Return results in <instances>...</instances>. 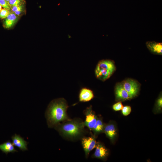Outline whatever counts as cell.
<instances>
[{
  "label": "cell",
  "instance_id": "6da1fadb",
  "mask_svg": "<svg viewBox=\"0 0 162 162\" xmlns=\"http://www.w3.org/2000/svg\"><path fill=\"white\" fill-rule=\"evenodd\" d=\"M68 107L67 102L63 98L56 99L51 101L45 114L49 128H54L61 122L70 119L67 113Z\"/></svg>",
  "mask_w": 162,
  "mask_h": 162
},
{
  "label": "cell",
  "instance_id": "7a4b0ae2",
  "mask_svg": "<svg viewBox=\"0 0 162 162\" xmlns=\"http://www.w3.org/2000/svg\"><path fill=\"white\" fill-rule=\"evenodd\" d=\"M83 122L79 119H69L59 123L55 128L62 136L74 139L83 135L85 133Z\"/></svg>",
  "mask_w": 162,
  "mask_h": 162
},
{
  "label": "cell",
  "instance_id": "3957f363",
  "mask_svg": "<svg viewBox=\"0 0 162 162\" xmlns=\"http://www.w3.org/2000/svg\"><path fill=\"white\" fill-rule=\"evenodd\" d=\"M116 70V67L113 61L102 60L97 64L95 71L97 78L105 81L111 76Z\"/></svg>",
  "mask_w": 162,
  "mask_h": 162
},
{
  "label": "cell",
  "instance_id": "277c9868",
  "mask_svg": "<svg viewBox=\"0 0 162 162\" xmlns=\"http://www.w3.org/2000/svg\"><path fill=\"white\" fill-rule=\"evenodd\" d=\"M121 83L131 99L137 95L140 87L139 84L137 81L130 79H127Z\"/></svg>",
  "mask_w": 162,
  "mask_h": 162
},
{
  "label": "cell",
  "instance_id": "5b68a950",
  "mask_svg": "<svg viewBox=\"0 0 162 162\" xmlns=\"http://www.w3.org/2000/svg\"><path fill=\"white\" fill-rule=\"evenodd\" d=\"M84 113L86 116V119L84 122H83V124L85 126L88 127L90 131H92L97 122L98 118L92 110L91 106L87 107L84 111Z\"/></svg>",
  "mask_w": 162,
  "mask_h": 162
},
{
  "label": "cell",
  "instance_id": "8992f818",
  "mask_svg": "<svg viewBox=\"0 0 162 162\" xmlns=\"http://www.w3.org/2000/svg\"><path fill=\"white\" fill-rule=\"evenodd\" d=\"M97 142L94 136L84 137L82 138V145L86 158L88 157L90 152L95 148Z\"/></svg>",
  "mask_w": 162,
  "mask_h": 162
},
{
  "label": "cell",
  "instance_id": "52a82bcc",
  "mask_svg": "<svg viewBox=\"0 0 162 162\" xmlns=\"http://www.w3.org/2000/svg\"><path fill=\"white\" fill-rule=\"evenodd\" d=\"M115 93L117 100L124 101L131 99L128 93L123 88L122 83H118L116 85Z\"/></svg>",
  "mask_w": 162,
  "mask_h": 162
},
{
  "label": "cell",
  "instance_id": "ba28073f",
  "mask_svg": "<svg viewBox=\"0 0 162 162\" xmlns=\"http://www.w3.org/2000/svg\"><path fill=\"white\" fill-rule=\"evenodd\" d=\"M12 143L14 146L18 147L22 151L28 150V142L20 135L15 134L11 137Z\"/></svg>",
  "mask_w": 162,
  "mask_h": 162
},
{
  "label": "cell",
  "instance_id": "9c48e42d",
  "mask_svg": "<svg viewBox=\"0 0 162 162\" xmlns=\"http://www.w3.org/2000/svg\"><path fill=\"white\" fill-rule=\"evenodd\" d=\"M96 149L93 156L97 158L101 159H106L108 154V151L107 148L102 144L97 142Z\"/></svg>",
  "mask_w": 162,
  "mask_h": 162
},
{
  "label": "cell",
  "instance_id": "30bf717a",
  "mask_svg": "<svg viewBox=\"0 0 162 162\" xmlns=\"http://www.w3.org/2000/svg\"><path fill=\"white\" fill-rule=\"evenodd\" d=\"M146 46L153 54L161 55L162 54V44L154 41H148L146 43Z\"/></svg>",
  "mask_w": 162,
  "mask_h": 162
},
{
  "label": "cell",
  "instance_id": "8fae6325",
  "mask_svg": "<svg viewBox=\"0 0 162 162\" xmlns=\"http://www.w3.org/2000/svg\"><path fill=\"white\" fill-rule=\"evenodd\" d=\"M94 97L93 91L91 89L86 88H82L80 90L79 94V99L80 102H88L90 101Z\"/></svg>",
  "mask_w": 162,
  "mask_h": 162
},
{
  "label": "cell",
  "instance_id": "7c38bea8",
  "mask_svg": "<svg viewBox=\"0 0 162 162\" xmlns=\"http://www.w3.org/2000/svg\"><path fill=\"white\" fill-rule=\"evenodd\" d=\"M14 146L10 141L0 144V150L6 154L9 153H14L18 152L14 148Z\"/></svg>",
  "mask_w": 162,
  "mask_h": 162
},
{
  "label": "cell",
  "instance_id": "4fadbf2b",
  "mask_svg": "<svg viewBox=\"0 0 162 162\" xmlns=\"http://www.w3.org/2000/svg\"><path fill=\"white\" fill-rule=\"evenodd\" d=\"M104 132L111 140H112L116 134V130L114 124H109L105 125Z\"/></svg>",
  "mask_w": 162,
  "mask_h": 162
},
{
  "label": "cell",
  "instance_id": "5bb4252c",
  "mask_svg": "<svg viewBox=\"0 0 162 162\" xmlns=\"http://www.w3.org/2000/svg\"><path fill=\"white\" fill-rule=\"evenodd\" d=\"M105 125L104 124L102 119L100 118H98L97 122L94 126L92 130L94 134V136L98 134L104 132Z\"/></svg>",
  "mask_w": 162,
  "mask_h": 162
},
{
  "label": "cell",
  "instance_id": "9a60e30c",
  "mask_svg": "<svg viewBox=\"0 0 162 162\" xmlns=\"http://www.w3.org/2000/svg\"><path fill=\"white\" fill-rule=\"evenodd\" d=\"M25 0H10L8 3L11 7L13 6H18L25 3Z\"/></svg>",
  "mask_w": 162,
  "mask_h": 162
},
{
  "label": "cell",
  "instance_id": "2e32d148",
  "mask_svg": "<svg viewBox=\"0 0 162 162\" xmlns=\"http://www.w3.org/2000/svg\"><path fill=\"white\" fill-rule=\"evenodd\" d=\"M16 22L14 21L5 18L4 22V26L7 28L13 27Z\"/></svg>",
  "mask_w": 162,
  "mask_h": 162
},
{
  "label": "cell",
  "instance_id": "e0dca14e",
  "mask_svg": "<svg viewBox=\"0 0 162 162\" xmlns=\"http://www.w3.org/2000/svg\"><path fill=\"white\" fill-rule=\"evenodd\" d=\"M10 12V10L6 9H2L0 11V19H5L8 16Z\"/></svg>",
  "mask_w": 162,
  "mask_h": 162
},
{
  "label": "cell",
  "instance_id": "ac0fdd59",
  "mask_svg": "<svg viewBox=\"0 0 162 162\" xmlns=\"http://www.w3.org/2000/svg\"><path fill=\"white\" fill-rule=\"evenodd\" d=\"M24 5L22 4L18 6H13L10 7V11L14 13L17 11H24Z\"/></svg>",
  "mask_w": 162,
  "mask_h": 162
},
{
  "label": "cell",
  "instance_id": "d6986e66",
  "mask_svg": "<svg viewBox=\"0 0 162 162\" xmlns=\"http://www.w3.org/2000/svg\"><path fill=\"white\" fill-rule=\"evenodd\" d=\"M122 110L123 115L124 116H127L130 113L131 109L130 106H123Z\"/></svg>",
  "mask_w": 162,
  "mask_h": 162
},
{
  "label": "cell",
  "instance_id": "ffe728a7",
  "mask_svg": "<svg viewBox=\"0 0 162 162\" xmlns=\"http://www.w3.org/2000/svg\"><path fill=\"white\" fill-rule=\"evenodd\" d=\"M123 107V105L120 101L115 104L112 106L113 109L116 111L122 110Z\"/></svg>",
  "mask_w": 162,
  "mask_h": 162
},
{
  "label": "cell",
  "instance_id": "44dd1931",
  "mask_svg": "<svg viewBox=\"0 0 162 162\" xmlns=\"http://www.w3.org/2000/svg\"><path fill=\"white\" fill-rule=\"evenodd\" d=\"M0 4L4 8L10 10V6L8 2L5 0H0Z\"/></svg>",
  "mask_w": 162,
  "mask_h": 162
},
{
  "label": "cell",
  "instance_id": "7402d4cb",
  "mask_svg": "<svg viewBox=\"0 0 162 162\" xmlns=\"http://www.w3.org/2000/svg\"><path fill=\"white\" fill-rule=\"evenodd\" d=\"M162 97H160L157 101V105L159 108L162 107Z\"/></svg>",
  "mask_w": 162,
  "mask_h": 162
},
{
  "label": "cell",
  "instance_id": "603a6c76",
  "mask_svg": "<svg viewBox=\"0 0 162 162\" xmlns=\"http://www.w3.org/2000/svg\"><path fill=\"white\" fill-rule=\"evenodd\" d=\"M2 7L1 5L0 4V11L2 9Z\"/></svg>",
  "mask_w": 162,
  "mask_h": 162
},
{
  "label": "cell",
  "instance_id": "cb8c5ba5",
  "mask_svg": "<svg viewBox=\"0 0 162 162\" xmlns=\"http://www.w3.org/2000/svg\"><path fill=\"white\" fill-rule=\"evenodd\" d=\"M6 0V1L8 2L10 0Z\"/></svg>",
  "mask_w": 162,
  "mask_h": 162
}]
</instances>
